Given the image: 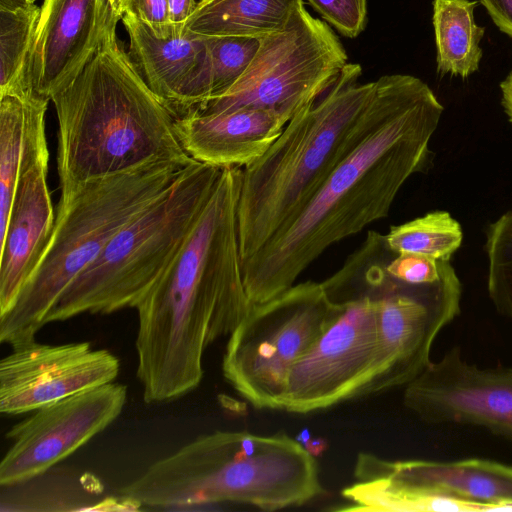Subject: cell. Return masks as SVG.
<instances>
[{"label":"cell","instance_id":"cell-1","mask_svg":"<svg viewBox=\"0 0 512 512\" xmlns=\"http://www.w3.org/2000/svg\"><path fill=\"white\" fill-rule=\"evenodd\" d=\"M443 110L417 77L391 74L375 81L354 146L295 218L241 263L252 304L281 294L329 246L388 216L406 180L431 163L429 142Z\"/></svg>","mask_w":512,"mask_h":512},{"label":"cell","instance_id":"cell-2","mask_svg":"<svg viewBox=\"0 0 512 512\" xmlns=\"http://www.w3.org/2000/svg\"><path fill=\"white\" fill-rule=\"evenodd\" d=\"M241 182V167L222 168L181 249L135 307L136 375L146 403L170 402L197 388L206 349L253 308L238 240Z\"/></svg>","mask_w":512,"mask_h":512},{"label":"cell","instance_id":"cell-3","mask_svg":"<svg viewBox=\"0 0 512 512\" xmlns=\"http://www.w3.org/2000/svg\"><path fill=\"white\" fill-rule=\"evenodd\" d=\"M113 22L95 53L51 101L58 119L62 195L79 185L159 162L188 166L176 117L134 68Z\"/></svg>","mask_w":512,"mask_h":512},{"label":"cell","instance_id":"cell-4","mask_svg":"<svg viewBox=\"0 0 512 512\" xmlns=\"http://www.w3.org/2000/svg\"><path fill=\"white\" fill-rule=\"evenodd\" d=\"M119 492L151 508L235 503L276 511L300 507L325 490L315 456L290 435L215 431L152 463Z\"/></svg>","mask_w":512,"mask_h":512},{"label":"cell","instance_id":"cell-5","mask_svg":"<svg viewBox=\"0 0 512 512\" xmlns=\"http://www.w3.org/2000/svg\"><path fill=\"white\" fill-rule=\"evenodd\" d=\"M347 63L335 82L284 127L256 161L242 169L237 207L241 263L288 224L362 134L375 82Z\"/></svg>","mask_w":512,"mask_h":512},{"label":"cell","instance_id":"cell-6","mask_svg":"<svg viewBox=\"0 0 512 512\" xmlns=\"http://www.w3.org/2000/svg\"><path fill=\"white\" fill-rule=\"evenodd\" d=\"M187 166L172 162L87 181L60 196L46 252L13 307L0 315V341L35 340L66 287L126 224L157 200Z\"/></svg>","mask_w":512,"mask_h":512},{"label":"cell","instance_id":"cell-7","mask_svg":"<svg viewBox=\"0 0 512 512\" xmlns=\"http://www.w3.org/2000/svg\"><path fill=\"white\" fill-rule=\"evenodd\" d=\"M222 168L194 161L126 224L66 287L45 325L83 313L135 308L175 258L205 208Z\"/></svg>","mask_w":512,"mask_h":512},{"label":"cell","instance_id":"cell-8","mask_svg":"<svg viewBox=\"0 0 512 512\" xmlns=\"http://www.w3.org/2000/svg\"><path fill=\"white\" fill-rule=\"evenodd\" d=\"M388 251L385 235L368 231L336 272L360 287L376 309L377 364L366 396L405 387L422 373L435 338L460 313L462 286L450 261L437 281L413 284L388 273Z\"/></svg>","mask_w":512,"mask_h":512},{"label":"cell","instance_id":"cell-9","mask_svg":"<svg viewBox=\"0 0 512 512\" xmlns=\"http://www.w3.org/2000/svg\"><path fill=\"white\" fill-rule=\"evenodd\" d=\"M337 305L322 283L294 284L254 304L227 341L222 373L230 386L257 409H281L292 367L315 344Z\"/></svg>","mask_w":512,"mask_h":512},{"label":"cell","instance_id":"cell-10","mask_svg":"<svg viewBox=\"0 0 512 512\" xmlns=\"http://www.w3.org/2000/svg\"><path fill=\"white\" fill-rule=\"evenodd\" d=\"M347 59L336 34L302 0L282 31L260 39L237 82L190 113L247 107L272 111L288 123L330 88Z\"/></svg>","mask_w":512,"mask_h":512},{"label":"cell","instance_id":"cell-11","mask_svg":"<svg viewBox=\"0 0 512 512\" xmlns=\"http://www.w3.org/2000/svg\"><path fill=\"white\" fill-rule=\"evenodd\" d=\"M336 313L312 348L292 367L281 409L306 414L366 396L377 364L373 300L334 273L321 282Z\"/></svg>","mask_w":512,"mask_h":512},{"label":"cell","instance_id":"cell-12","mask_svg":"<svg viewBox=\"0 0 512 512\" xmlns=\"http://www.w3.org/2000/svg\"><path fill=\"white\" fill-rule=\"evenodd\" d=\"M355 482L342 490L344 510L411 512L427 493L481 504L485 511H512V466L487 459L396 460L358 454Z\"/></svg>","mask_w":512,"mask_h":512},{"label":"cell","instance_id":"cell-13","mask_svg":"<svg viewBox=\"0 0 512 512\" xmlns=\"http://www.w3.org/2000/svg\"><path fill=\"white\" fill-rule=\"evenodd\" d=\"M127 387L110 382L45 405L13 425L0 463V484L25 483L66 459L114 422Z\"/></svg>","mask_w":512,"mask_h":512},{"label":"cell","instance_id":"cell-14","mask_svg":"<svg viewBox=\"0 0 512 512\" xmlns=\"http://www.w3.org/2000/svg\"><path fill=\"white\" fill-rule=\"evenodd\" d=\"M403 403L429 424H469L512 441V367L479 368L455 346L404 387Z\"/></svg>","mask_w":512,"mask_h":512},{"label":"cell","instance_id":"cell-15","mask_svg":"<svg viewBox=\"0 0 512 512\" xmlns=\"http://www.w3.org/2000/svg\"><path fill=\"white\" fill-rule=\"evenodd\" d=\"M120 361L89 342L59 345L36 340L12 347L0 362V411L33 412L71 395L113 382Z\"/></svg>","mask_w":512,"mask_h":512},{"label":"cell","instance_id":"cell-16","mask_svg":"<svg viewBox=\"0 0 512 512\" xmlns=\"http://www.w3.org/2000/svg\"><path fill=\"white\" fill-rule=\"evenodd\" d=\"M120 0H44L24 73V92L51 98L95 53L109 26L122 19Z\"/></svg>","mask_w":512,"mask_h":512},{"label":"cell","instance_id":"cell-17","mask_svg":"<svg viewBox=\"0 0 512 512\" xmlns=\"http://www.w3.org/2000/svg\"><path fill=\"white\" fill-rule=\"evenodd\" d=\"M129 35L128 56L149 88L174 116L182 117L210 97L211 62L207 37L173 26L159 36L144 22L122 19Z\"/></svg>","mask_w":512,"mask_h":512},{"label":"cell","instance_id":"cell-18","mask_svg":"<svg viewBox=\"0 0 512 512\" xmlns=\"http://www.w3.org/2000/svg\"><path fill=\"white\" fill-rule=\"evenodd\" d=\"M49 158L19 178L4 232L0 235V315L15 304L51 240L56 216L47 184Z\"/></svg>","mask_w":512,"mask_h":512},{"label":"cell","instance_id":"cell-19","mask_svg":"<svg viewBox=\"0 0 512 512\" xmlns=\"http://www.w3.org/2000/svg\"><path fill=\"white\" fill-rule=\"evenodd\" d=\"M286 124L272 111L242 107L177 117L175 132L182 148L195 161L242 168L260 158Z\"/></svg>","mask_w":512,"mask_h":512},{"label":"cell","instance_id":"cell-20","mask_svg":"<svg viewBox=\"0 0 512 512\" xmlns=\"http://www.w3.org/2000/svg\"><path fill=\"white\" fill-rule=\"evenodd\" d=\"M50 100L32 93L0 94V235L20 176L49 158L45 115Z\"/></svg>","mask_w":512,"mask_h":512},{"label":"cell","instance_id":"cell-21","mask_svg":"<svg viewBox=\"0 0 512 512\" xmlns=\"http://www.w3.org/2000/svg\"><path fill=\"white\" fill-rule=\"evenodd\" d=\"M302 0H200L185 22L205 37L261 39L282 31Z\"/></svg>","mask_w":512,"mask_h":512},{"label":"cell","instance_id":"cell-22","mask_svg":"<svg viewBox=\"0 0 512 512\" xmlns=\"http://www.w3.org/2000/svg\"><path fill=\"white\" fill-rule=\"evenodd\" d=\"M477 5L478 1L473 0H433L432 22L439 73L466 78L478 70L485 28L475 22Z\"/></svg>","mask_w":512,"mask_h":512},{"label":"cell","instance_id":"cell-23","mask_svg":"<svg viewBox=\"0 0 512 512\" xmlns=\"http://www.w3.org/2000/svg\"><path fill=\"white\" fill-rule=\"evenodd\" d=\"M385 239L395 253L419 254L449 261L461 246L463 232L460 223L449 212L433 211L392 226Z\"/></svg>","mask_w":512,"mask_h":512},{"label":"cell","instance_id":"cell-24","mask_svg":"<svg viewBox=\"0 0 512 512\" xmlns=\"http://www.w3.org/2000/svg\"><path fill=\"white\" fill-rule=\"evenodd\" d=\"M40 7L0 9V94L24 92V73Z\"/></svg>","mask_w":512,"mask_h":512},{"label":"cell","instance_id":"cell-25","mask_svg":"<svg viewBox=\"0 0 512 512\" xmlns=\"http://www.w3.org/2000/svg\"><path fill=\"white\" fill-rule=\"evenodd\" d=\"M488 293L498 313L512 319V210L488 226Z\"/></svg>","mask_w":512,"mask_h":512},{"label":"cell","instance_id":"cell-26","mask_svg":"<svg viewBox=\"0 0 512 512\" xmlns=\"http://www.w3.org/2000/svg\"><path fill=\"white\" fill-rule=\"evenodd\" d=\"M207 41L211 62L209 101L224 94L242 76L258 51L260 39L227 36L207 37Z\"/></svg>","mask_w":512,"mask_h":512},{"label":"cell","instance_id":"cell-27","mask_svg":"<svg viewBox=\"0 0 512 512\" xmlns=\"http://www.w3.org/2000/svg\"><path fill=\"white\" fill-rule=\"evenodd\" d=\"M343 36L357 37L365 28L367 0H307Z\"/></svg>","mask_w":512,"mask_h":512},{"label":"cell","instance_id":"cell-28","mask_svg":"<svg viewBox=\"0 0 512 512\" xmlns=\"http://www.w3.org/2000/svg\"><path fill=\"white\" fill-rule=\"evenodd\" d=\"M445 261L412 253H395L390 248L385 267L394 277L413 284L437 281L443 271Z\"/></svg>","mask_w":512,"mask_h":512},{"label":"cell","instance_id":"cell-29","mask_svg":"<svg viewBox=\"0 0 512 512\" xmlns=\"http://www.w3.org/2000/svg\"><path fill=\"white\" fill-rule=\"evenodd\" d=\"M120 8L123 15L144 22L159 36L168 35L173 29L168 0H120Z\"/></svg>","mask_w":512,"mask_h":512},{"label":"cell","instance_id":"cell-30","mask_svg":"<svg viewBox=\"0 0 512 512\" xmlns=\"http://www.w3.org/2000/svg\"><path fill=\"white\" fill-rule=\"evenodd\" d=\"M494 24L512 38V0H480Z\"/></svg>","mask_w":512,"mask_h":512},{"label":"cell","instance_id":"cell-31","mask_svg":"<svg viewBox=\"0 0 512 512\" xmlns=\"http://www.w3.org/2000/svg\"><path fill=\"white\" fill-rule=\"evenodd\" d=\"M170 23L175 27H183L195 9V0H168Z\"/></svg>","mask_w":512,"mask_h":512},{"label":"cell","instance_id":"cell-32","mask_svg":"<svg viewBox=\"0 0 512 512\" xmlns=\"http://www.w3.org/2000/svg\"><path fill=\"white\" fill-rule=\"evenodd\" d=\"M501 105L512 125V70L506 78L500 83Z\"/></svg>","mask_w":512,"mask_h":512},{"label":"cell","instance_id":"cell-33","mask_svg":"<svg viewBox=\"0 0 512 512\" xmlns=\"http://www.w3.org/2000/svg\"><path fill=\"white\" fill-rule=\"evenodd\" d=\"M36 0H0V9H17L34 5Z\"/></svg>","mask_w":512,"mask_h":512}]
</instances>
